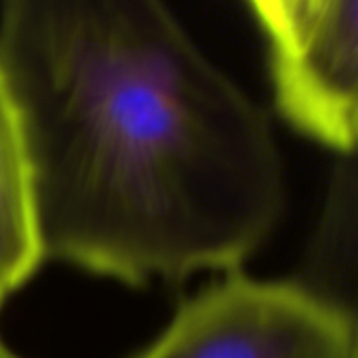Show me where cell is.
<instances>
[{
  "label": "cell",
  "instance_id": "5b68a950",
  "mask_svg": "<svg viewBox=\"0 0 358 358\" xmlns=\"http://www.w3.org/2000/svg\"><path fill=\"white\" fill-rule=\"evenodd\" d=\"M329 299L352 337L358 358V166L339 162L327 186L322 209L297 276Z\"/></svg>",
  "mask_w": 358,
  "mask_h": 358
},
{
  "label": "cell",
  "instance_id": "52a82bcc",
  "mask_svg": "<svg viewBox=\"0 0 358 358\" xmlns=\"http://www.w3.org/2000/svg\"><path fill=\"white\" fill-rule=\"evenodd\" d=\"M0 358H20L17 354H13L9 348H5L3 343H0Z\"/></svg>",
  "mask_w": 358,
  "mask_h": 358
},
{
  "label": "cell",
  "instance_id": "8992f818",
  "mask_svg": "<svg viewBox=\"0 0 358 358\" xmlns=\"http://www.w3.org/2000/svg\"><path fill=\"white\" fill-rule=\"evenodd\" d=\"M268 41L270 59L289 53L306 34L324 0H247Z\"/></svg>",
  "mask_w": 358,
  "mask_h": 358
},
{
  "label": "cell",
  "instance_id": "3957f363",
  "mask_svg": "<svg viewBox=\"0 0 358 358\" xmlns=\"http://www.w3.org/2000/svg\"><path fill=\"white\" fill-rule=\"evenodd\" d=\"M282 118L335 152L358 148V0H324L301 41L270 59Z\"/></svg>",
  "mask_w": 358,
  "mask_h": 358
},
{
  "label": "cell",
  "instance_id": "6da1fadb",
  "mask_svg": "<svg viewBox=\"0 0 358 358\" xmlns=\"http://www.w3.org/2000/svg\"><path fill=\"white\" fill-rule=\"evenodd\" d=\"M45 257L127 285L234 272L276 228L266 114L164 0H0Z\"/></svg>",
  "mask_w": 358,
  "mask_h": 358
},
{
  "label": "cell",
  "instance_id": "277c9868",
  "mask_svg": "<svg viewBox=\"0 0 358 358\" xmlns=\"http://www.w3.org/2000/svg\"><path fill=\"white\" fill-rule=\"evenodd\" d=\"M43 259L26 129L0 68V303L32 278Z\"/></svg>",
  "mask_w": 358,
  "mask_h": 358
},
{
  "label": "cell",
  "instance_id": "7a4b0ae2",
  "mask_svg": "<svg viewBox=\"0 0 358 358\" xmlns=\"http://www.w3.org/2000/svg\"><path fill=\"white\" fill-rule=\"evenodd\" d=\"M339 310L303 280L228 272L177 310L135 358H350Z\"/></svg>",
  "mask_w": 358,
  "mask_h": 358
}]
</instances>
